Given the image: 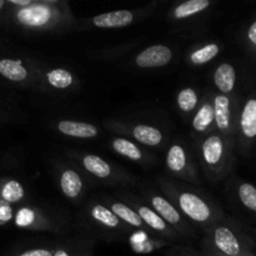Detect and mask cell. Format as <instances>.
<instances>
[{
  "label": "cell",
  "instance_id": "1",
  "mask_svg": "<svg viewBox=\"0 0 256 256\" xmlns=\"http://www.w3.org/2000/svg\"><path fill=\"white\" fill-rule=\"evenodd\" d=\"M165 192L174 199L178 209L184 214L188 219L202 225H210L218 222L219 210L215 208L206 198L198 194L195 192H190L189 189H182L176 185L166 184Z\"/></svg>",
  "mask_w": 256,
  "mask_h": 256
},
{
  "label": "cell",
  "instance_id": "2",
  "mask_svg": "<svg viewBox=\"0 0 256 256\" xmlns=\"http://www.w3.org/2000/svg\"><path fill=\"white\" fill-rule=\"evenodd\" d=\"M204 246L212 256H244V246L232 226L215 222L208 229Z\"/></svg>",
  "mask_w": 256,
  "mask_h": 256
},
{
  "label": "cell",
  "instance_id": "3",
  "mask_svg": "<svg viewBox=\"0 0 256 256\" xmlns=\"http://www.w3.org/2000/svg\"><path fill=\"white\" fill-rule=\"evenodd\" d=\"M200 156L208 175L222 176L229 158V150L224 136L222 134L208 135L200 146Z\"/></svg>",
  "mask_w": 256,
  "mask_h": 256
},
{
  "label": "cell",
  "instance_id": "4",
  "mask_svg": "<svg viewBox=\"0 0 256 256\" xmlns=\"http://www.w3.org/2000/svg\"><path fill=\"white\" fill-rule=\"evenodd\" d=\"M148 199H149V202L150 205H152V209H154L155 212H156L158 214L170 225V226L174 228L175 232H179L182 236H194V232H192L190 225L185 222L182 212H179V209H178L170 200L162 196L160 194H150L148 195Z\"/></svg>",
  "mask_w": 256,
  "mask_h": 256
},
{
  "label": "cell",
  "instance_id": "5",
  "mask_svg": "<svg viewBox=\"0 0 256 256\" xmlns=\"http://www.w3.org/2000/svg\"><path fill=\"white\" fill-rule=\"evenodd\" d=\"M49 2L32 4L28 8H22L18 12V20L30 28H42L49 25L52 20L56 22V9L50 8Z\"/></svg>",
  "mask_w": 256,
  "mask_h": 256
},
{
  "label": "cell",
  "instance_id": "6",
  "mask_svg": "<svg viewBox=\"0 0 256 256\" xmlns=\"http://www.w3.org/2000/svg\"><path fill=\"white\" fill-rule=\"evenodd\" d=\"M165 164L169 172L178 176L192 178V175H195L194 170L190 166L189 152L180 142H174L170 145L165 156Z\"/></svg>",
  "mask_w": 256,
  "mask_h": 256
},
{
  "label": "cell",
  "instance_id": "7",
  "mask_svg": "<svg viewBox=\"0 0 256 256\" xmlns=\"http://www.w3.org/2000/svg\"><path fill=\"white\" fill-rule=\"evenodd\" d=\"M172 60V50L166 45H152L146 48L135 58V64L140 69L162 68Z\"/></svg>",
  "mask_w": 256,
  "mask_h": 256
},
{
  "label": "cell",
  "instance_id": "8",
  "mask_svg": "<svg viewBox=\"0 0 256 256\" xmlns=\"http://www.w3.org/2000/svg\"><path fill=\"white\" fill-rule=\"evenodd\" d=\"M134 209L136 210L138 214L140 215V218H142V220L144 222V224L146 225V228L159 232L160 235L168 238V239L179 240V232H176L174 229H172V226H170V225L168 224V222H165L154 209H152V208L134 202Z\"/></svg>",
  "mask_w": 256,
  "mask_h": 256
},
{
  "label": "cell",
  "instance_id": "9",
  "mask_svg": "<svg viewBox=\"0 0 256 256\" xmlns=\"http://www.w3.org/2000/svg\"><path fill=\"white\" fill-rule=\"evenodd\" d=\"M214 112L215 126L220 134L229 135L234 128V118H232V98L225 94H218L214 98Z\"/></svg>",
  "mask_w": 256,
  "mask_h": 256
},
{
  "label": "cell",
  "instance_id": "10",
  "mask_svg": "<svg viewBox=\"0 0 256 256\" xmlns=\"http://www.w3.org/2000/svg\"><path fill=\"white\" fill-rule=\"evenodd\" d=\"M56 129L60 134L76 139H92L99 134V129L95 125L75 120H60L56 124Z\"/></svg>",
  "mask_w": 256,
  "mask_h": 256
},
{
  "label": "cell",
  "instance_id": "11",
  "mask_svg": "<svg viewBox=\"0 0 256 256\" xmlns=\"http://www.w3.org/2000/svg\"><path fill=\"white\" fill-rule=\"evenodd\" d=\"M135 20L134 12L130 10H116L96 15L92 19V22L100 29H118L132 24Z\"/></svg>",
  "mask_w": 256,
  "mask_h": 256
},
{
  "label": "cell",
  "instance_id": "12",
  "mask_svg": "<svg viewBox=\"0 0 256 256\" xmlns=\"http://www.w3.org/2000/svg\"><path fill=\"white\" fill-rule=\"evenodd\" d=\"M192 129L196 134H206L212 132L215 125V112H214V100L206 99L192 118Z\"/></svg>",
  "mask_w": 256,
  "mask_h": 256
},
{
  "label": "cell",
  "instance_id": "13",
  "mask_svg": "<svg viewBox=\"0 0 256 256\" xmlns=\"http://www.w3.org/2000/svg\"><path fill=\"white\" fill-rule=\"evenodd\" d=\"M59 185L62 192L68 199H78L84 190V182L78 172L72 168H66L60 172Z\"/></svg>",
  "mask_w": 256,
  "mask_h": 256
},
{
  "label": "cell",
  "instance_id": "14",
  "mask_svg": "<svg viewBox=\"0 0 256 256\" xmlns=\"http://www.w3.org/2000/svg\"><path fill=\"white\" fill-rule=\"evenodd\" d=\"M212 79L219 94L229 95L234 92L236 85V70L229 62H222L216 66Z\"/></svg>",
  "mask_w": 256,
  "mask_h": 256
},
{
  "label": "cell",
  "instance_id": "15",
  "mask_svg": "<svg viewBox=\"0 0 256 256\" xmlns=\"http://www.w3.org/2000/svg\"><path fill=\"white\" fill-rule=\"evenodd\" d=\"M90 216L94 219V222L96 224H99L100 226L105 228V229L109 230H118L122 229V222H120L119 218L112 212V210L110 208L105 206V205L96 202V204H92L90 208Z\"/></svg>",
  "mask_w": 256,
  "mask_h": 256
},
{
  "label": "cell",
  "instance_id": "16",
  "mask_svg": "<svg viewBox=\"0 0 256 256\" xmlns=\"http://www.w3.org/2000/svg\"><path fill=\"white\" fill-rule=\"evenodd\" d=\"M132 135L138 142L146 145V146H158L164 142V135H162V130L152 125H135L132 129Z\"/></svg>",
  "mask_w": 256,
  "mask_h": 256
},
{
  "label": "cell",
  "instance_id": "17",
  "mask_svg": "<svg viewBox=\"0 0 256 256\" xmlns=\"http://www.w3.org/2000/svg\"><path fill=\"white\" fill-rule=\"evenodd\" d=\"M110 209L119 218L120 222H125L129 226L140 230L146 229V225L144 224V222H142L140 215L138 214L134 208L129 206V205L124 204L122 202H110Z\"/></svg>",
  "mask_w": 256,
  "mask_h": 256
},
{
  "label": "cell",
  "instance_id": "18",
  "mask_svg": "<svg viewBox=\"0 0 256 256\" xmlns=\"http://www.w3.org/2000/svg\"><path fill=\"white\" fill-rule=\"evenodd\" d=\"M82 165L89 174L98 179H110L112 175V165L98 155H84L82 158Z\"/></svg>",
  "mask_w": 256,
  "mask_h": 256
},
{
  "label": "cell",
  "instance_id": "19",
  "mask_svg": "<svg viewBox=\"0 0 256 256\" xmlns=\"http://www.w3.org/2000/svg\"><path fill=\"white\" fill-rule=\"evenodd\" d=\"M240 130L244 138H256V99L252 98L245 102L240 114Z\"/></svg>",
  "mask_w": 256,
  "mask_h": 256
},
{
  "label": "cell",
  "instance_id": "20",
  "mask_svg": "<svg viewBox=\"0 0 256 256\" xmlns=\"http://www.w3.org/2000/svg\"><path fill=\"white\" fill-rule=\"evenodd\" d=\"M54 256H92V245L82 239L68 240L55 248Z\"/></svg>",
  "mask_w": 256,
  "mask_h": 256
},
{
  "label": "cell",
  "instance_id": "21",
  "mask_svg": "<svg viewBox=\"0 0 256 256\" xmlns=\"http://www.w3.org/2000/svg\"><path fill=\"white\" fill-rule=\"evenodd\" d=\"M112 148L116 154L128 158L132 162H142L144 159V152L135 142L124 138H115L112 142Z\"/></svg>",
  "mask_w": 256,
  "mask_h": 256
},
{
  "label": "cell",
  "instance_id": "22",
  "mask_svg": "<svg viewBox=\"0 0 256 256\" xmlns=\"http://www.w3.org/2000/svg\"><path fill=\"white\" fill-rule=\"evenodd\" d=\"M210 5H212L210 0H188L175 8L174 18L179 20L188 19V18L194 16V15L206 10Z\"/></svg>",
  "mask_w": 256,
  "mask_h": 256
},
{
  "label": "cell",
  "instance_id": "23",
  "mask_svg": "<svg viewBox=\"0 0 256 256\" xmlns=\"http://www.w3.org/2000/svg\"><path fill=\"white\" fill-rule=\"evenodd\" d=\"M0 74L12 82H22L28 78V70L20 60H0Z\"/></svg>",
  "mask_w": 256,
  "mask_h": 256
},
{
  "label": "cell",
  "instance_id": "24",
  "mask_svg": "<svg viewBox=\"0 0 256 256\" xmlns=\"http://www.w3.org/2000/svg\"><path fill=\"white\" fill-rule=\"evenodd\" d=\"M220 52V45L216 42H209L202 46L198 48L196 50L190 54L189 62L194 65H204L212 62L215 56Z\"/></svg>",
  "mask_w": 256,
  "mask_h": 256
},
{
  "label": "cell",
  "instance_id": "25",
  "mask_svg": "<svg viewBox=\"0 0 256 256\" xmlns=\"http://www.w3.org/2000/svg\"><path fill=\"white\" fill-rule=\"evenodd\" d=\"M46 80L52 88L62 90L72 86V82H74V76L69 70L58 68V69H52L48 72Z\"/></svg>",
  "mask_w": 256,
  "mask_h": 256
},
{
  "label": "cell",
  "instance_id": "26",
  "mask_svg": "<svg viewBox=\"0 0 256 256\" xmlns=\"http://www.w3.org/2000/svg\"><path fill=\"white\" fill-rule=\"evenodd\" d=\"M199 102V95H198L196 90L192 89V88H184L182 90H180L176 98V104L179 109L186 114L194 112Z\"/></svg>",
  "mask_w": 256,
  "mask_h": 256
},
{
  "label": "cell",
  "instance_id": "27",
  "mask_svg": "<svg viewBox=\"0 0 256 256\" xmlns=\"http://www.w3.org/2000/svg\"><path fill=\"white\" fill-rule=\"evenodd\" d=\"M2 200L6 202H18L24 198V188L16 180H10L4 185L2 192Z\"/></svg>",
  "mask_w": 256,
  "mask_h": 256
},
{
  "label": "cell",
  "instance_id": "28",
  "mask_svg": "<svg viewBox=\"0 0 256 256\" xmlns=\"http://www.w3.org/2000/svg\"><path fill=\"white\" fill-rule=\"evenodd\" d=\"M240 202L249 210L256 212V188L249 182H242L238 189Z\"/></svg>",
  "mask_w": 256,
  "mask_h": 256
},
{
  "label": "cell",
  "instance_id": "29",
  "mask_svg": "<svg viewBox=\"0 0 256 256\" xmlns=\"http://www.w3.org/2000/svg\"><path fill=\"white\" fill-rule=\"evenodd\" d=\"M35 222V212L34 210L28 209V208H22L18 212L16 218H15V222L18 226L28 228L32 226Z\"/></svg>",
  "mask_w": 256,
  "mask_h": 256
},
{
  "label": "cell",
  "instance_id": "30",
  "mask_svg": "<svg viewBox=\"0 0 256 256\" xmlns=\"http://www.w3.org/2000/svg\"><path fill=\"white\" fill-rule=\"evenodd\" d=\"M12 218V208H10L9 202L5 200H0V225H4L9 222Z\"/></svg>",
  "mask_w": 256,
  "mask_h": 256
},
{
  "label": "cell",
  "instance_id": "31",
  "mask_svg": "<svg viewBox=\"0 0 256 256\" xmlns=\"http://www.w3.org/2000/svg\"><path fill=\"white\" fill-rule=\"evenodd\" d=\"M20 256H54V250L50 249H32L22 252Z\"/></svg>",
  "mask_w": 256,
  "mask_h": 256
},
{
  "label": "cell",
  "instance_id": "32",
  "mask_svg": "<svg viewBox=\"0 0 256 256\" xmlns=\"http://www.w3.org/2000/svg\"><path fill=\"white\" fill-rule=\"evenodd\" d=\"M248 39H249V42L252 44H254L256 46V22H252L250 25L249 30H248Z\"/></svg>",
  "mask_w": 256,
  "mask_h": 256
},
{
  "label": "cell",
  "instance_id": "33",
  "mask_svg": "<svg viewBox=\"0 0 256 256\" xmlns=\"http://www.w3.org/2000/svg\"><path fill=\"white\" fill-rule=\"evenodd\" d=\"M174 252H169V256H200L196 254H192L190 252H188V249H180V248H175L172 249Z\"/></svg>",
  "mask_w": 256,
  "mask_h": 256
},
{
  "label": "cell",
  "instance_id": "34",
  "mask_svg": "<svg viewBox=\"0 0 256 256\" xmlns=\"http://www.w3.org/2000/svg\"><path fill=\"white\" fill-rule=\"evenodd\" d=\"M10 2L14 5H18V6H22V8H28L32 4V0H10Z\"/></svg>",
  "mask_w": 256,
  "mask_h": 256
},
{
  "label": "cell",
  "instance_id": "35",
  "mask_svg": "<svg viewBox=\"0 0 256 256\" xmlns=\"http://www.w3.org/2000/svg\"><path fill=\"white\" fill-rule=\"evenodd\" d=\"M2 6H4V0H0V10H2Z\"/></svg>",
  "mask_w": 256,
  "mask_h": 256
},
{
  "label": "cell",
  "instance_id": "36",
  "mask_svg": "<svg viewBox=\"0 0 256 256\" xmlns=\"http://www.w3.org/2000/svg\"><path fill=\"white\" fill-rule=\"evenodd\" d=\"M244 256H249V255H244Z\"/></svg>",
  "mask_w": 256,
  "mask_h": 256
}]
</instances>
